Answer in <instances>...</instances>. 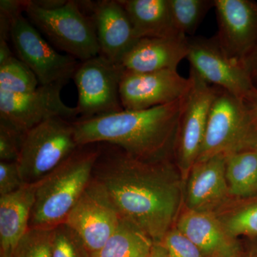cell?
Returning <instances> with one entry per match:
<instances>
[{
    "mask_svg": "<svg viewBox=\"0 0 257 257\" xmlns=\"http://www.w3.org/2000/svg\"><path fill=\"white\" fill-rule=\"evenodd\" d=\"M188 55V37H152L140 39L125 55L121 65L136 73L177 70Z\"/></svg>",
    "mask_w": 257,
    "mask_h": 257,
    "instance_id": "cell-16",
    "label": "cell"
},
{
    "mask_svg": "<svg viewBox=\"0 0 257 257\" xmlns=\"http://www.w3.org/2000/svg\"><path fill=\"white\" fill-rule=\"evenodd\" d=\"M162 243L169 257H204L199 248L177 229L169 231Z\"/></svg>",
    "mask_w": 257,
    "mask_h": 257,
    "instance_id": "cell-29",
    "label": "cell"
},
{
    "mask_svg": "<svg viewBox=\"0 0 257 257\" xmlns=\"http://www.w3.org/2000/svg\"><path fill=\"white\" fill-rule=\"evenodd\" d=\"M25 184L18 162H0V196L14 192Z\"/></svg>",
    "mask_w": 257,
    "mask_h": 257,
    "instance_id": "cell-30",
    "label": "cell"
},
{
    "mask_svg": "<svg viewBox=\"0 0 257 257\" xmlns=\"http://www.w3.org/2000/svg\"><path fill=\"white\" fill-rule=\"evenodd\" d=\"M52 230L30 228L15 248L12 257H52Z\"/></svg>",
    "mask_w": 257,
    "mask_h": 257,
    "instance_id": "cell-26",
    "label": "cell"
},
{
    "mask_svg": "<svg viewBox=\"0 0 257 257\" xmlns=\"http://www.w3.org/2000/svg\"><path fill=\"white\" fill-rule=\"evenodd\" d=\"M184 97L170 104L141 110H126L73 121L79 147L114 145L135 158L165 160L175 146Z\"/></svg>",
    "mask_w": 257,
    "mask_h": 257,
    "instance_id": "cell-2",
    "label": "cell"
},
{
    "mask_svg": "<svg viewBox=\"0 0 257 257\" xmlns=\"http://www.w3.org/2000/svg\"><path fill=\"white\" fill-rule=\"evenodd\" d=\"M190 85V78H184L177 70L147 73L124 71L120 82V99L126 110L150 109L179 100Z\"/></svg>",
    "mask_w": 257,
    "mask_h": 257,
    "instance_id": "cell-13",
    "label": "cell"
},
{
    "mask_svg": "<svg viewBox=\"0 0 257 257\" xmlns=\"http://www.w3.org/2000/svg\"><path fill=\"white\" fill-rule=\"evenodd\" d=\"M256 146L257 130L246 102L217 88L197 162Z\"/></svg>",
    "mask_w": 257,
    "mask_h": 257,
    "instance_id": "cell-5",
    "label": "cell"
},
{
    "mask_svg": "<svg viewBox=\"0 0 257 257\" xmlns=\"http://www.w3.org/2000/svg\"><path fill=\"white\" fill-rule=\"evenodd\" d=\"M52 257H91L80 236L65 223L52 230Z\"/></svg>",
    "mask_w": 257,
    "mask_h": 257,
    "instance_id": "cell-25",
    "label": "cell"
},
{
    "mask_svg": "<svg viewBox=\"0 0 257 257\" xmlns=\"http://www.w3.org/2000/svg\"><path fill=\"white\" fill-rule=\"evenodd\" d=\"M177 229L208 257H236L238 246L214 216L202 210H189L182 216Z\"/></svg>",
    "mask_w": 257,
    "mask_h": 257,
    "instance_id": "cell-17",
    "label": "cell"
},
{
    "mask_svg": "<svg viewBox=\"0 0 257 257\" xmlns=\"http://www.w3.org/2000/svg\"><path fill=\"white\" fill-rule=\"evenodd\" d=\"M214 8L218 24L216 40L226 55L244 63L257 46V3L214 0Z\"/></svg>",
    "mask_w": 257,
    "mask_h": 257,
    "instance_id": "cell-14",
    "label": "cell"
},
{
    "mask_svg": "<svg viewBox=\"0 0 257 257\" xmlns=\"http://www.w3.org/2000/svg\"><path fill=\"white\" fill-rule=\"evenodd\" d=\"M10 40L18 58L35 74L40 85L68 82L80 63L57 52L23 15L13 22Z\"/></svg>",
    "mask_w": 257,
    "mask_h": 257,
    "instance_id": "cell-8",
    "label": "cell"
},
{
    "mask_svg": "<svg viewBox=\"0 0 257 257\" xmlns=\"http://www.w3.org/2000/svg\"><path fill=\"white\" fill-rule=\"evenodd\" d=\"M187 59L203 80L243 100L255 87L244 64L226 55L215 36L188 37Z\"/></svg>",
    "mask_w": 257,
    "mask_h": 257,
    "instance_id": "cell-10",
    "label": "cell"
},
{
    "mask_svg": "<svg viewBox=\"0 0 257 257\" xmlns=\"http://www.w3.org/2000/svg\"><path fill=\"white\" fill-rule=\"evenodd\" d=\"M149 257H169V255L162 243H155Z\"/></svg>",
    "mask_w": 257,
    "mask_h": 257,
    "instance_id": "cell-36",
    "label": "cell"
},
{
    "mask_svg": "<svg viewBox=\"0 0 257 257\" xmlns=\"http://www.w3.org/2000/svg\"><path fill=\"white\" fill-rule=\"evenodd\" d=\"M79 147L73 121L52 118L25 133L19 170L25 184L36 183L59 167Z\"/></svg>",
    "mask_w": 257,
    "mask_h": 257,
    "instance_id": "cell-6",
    "label": "cell"
},
{
    "mask_svg": "<svg viewBox=\"0 0 257 257\" xmlns=\"http://www.w3.org/2000/svg\"><path fill=\"white\" fill-rule=\"evenodd\" d=\"M32 2L43 9L52 10L62 6L67 0H32Z\"/></svg>",
    "mask_w": 257,
    "mask_h": 257,
    "instance_id": "cell-34",
    "label": "cell"
},
{
    "mask_svg": "<svg viewBox=\"0 0 257 257\" xmlns=\"http://www.w3.org/2000/svg\"><path fill=\"white\" fill-rule=\"evenodd\" d=\"M90 11L100 55L115 64H121L125 55L139 40L131 22L119 0L84 1Z\"/></svg>",
    "mask_w": 257,
    "mask_h": 257,
    "instance_id": "cell-15",
    "label": "cell"
},
{
    "mask_svg": "<svg viewBox=\"0 0 257 257\" xmlns=\"http://www.w3.org/2000/svg\"><path fill=\"white\" fill-rule=\"evenodd\" d=\"M226 176L229 193L247 198L257 194V151L248 149L227 155Z\"/></svg>",
    "mask_w": 257,
    "mask_h": 257,
    "instance_id": "cell-22",
    "label": "cell"
},
{
    "mask_svg": "<svg viewBox=\"0 0 257 257\" xmlns=\"http://www.w3.org/2000/svg\"><path fill=\"white\" fill-rule=\"evenodd\" d=\"M24 13L52 46L66 55L81 62L100 55L94 24L83 13L79 2L69 0L59 8L45 10L25 0Z\"/></svg>",
    "mask_w": 257,
    "mask_h": 257,
    "instance_id": "cell-4",
    "label": "cell"
},
{
    "mask_svg": "<svg viewBox=\"0 0 257 257\" xmlns=\"http://www.w3.org/2000/svg\"><path fill=\"white\" fill-rule=\"evenodd\" d=\"M25 134L13 126L0 122V160L1 162H18Z\"/></svg>",
    "mask_w": 257,
    "mask_h": 257,
    "instance_id": "cell-28",
    "label": "cell"
},
{
    "mask_svg": "<svg viewBox=\"0 0 257 257\" xmlns=\"http://www.w3.org/2000/svg\"><path fill=\"white\" fill-rule=\"evenodd\" d=\"M40 86L35 74L18 57L0 64V91L22 94L33 92Z\"/></svg>",
    "mask_w": 257,
    "mask_h": 257,
    "instance_id": "cell-24",
    "label": "cell"
},
{
    "mask_svg": "<svg viewBox=\"0 0 257 257\" xmlns=\"http://www.w3.org/2000/svg\"><path fill=\"white\" fill-rule=\"evenodd\" d=\"M189 77L191 85L184 96L177 138L179 165L185 172L197 162L217 92V87L203 80L192 69Z\"/></svg>",
    "mask_w": 257,
    "mask_h": 257,
    "instance_id": "cell-12",
    "label": "cell"
},
{
    "mask_svg": "<svg viewBox=\"0 0 257 257\" xmlns=\"http://www.w3.org/2000/svg\"><path fill=\"white\" fill-rule=\"evenodd\" d=\"M251 118L257 130V87L253 88L247 97L244 99Z\"/></svg>",
    "mask_w": 257,
    "mask_h": 257,
    "instance_id": "cell-32",
    "label": "cell"
},
{
    "mask_svg": "<svg viewBox=\"0 0 257 257\" xmlns=\"http://www.w3.org/2000/svg\"><path fill=\"white\" fill-rule=\"evenodd\" d=\"M66 82L40 85L33 92L15 94L0 91V122L22 134L52 118L77 119V108L64 104L61 91Z\"/></svg>",
    "mask_w": 257,
    "mask_h": 257,
    "instance_id": "cell-9",
    "label": "cell"
},
{
    "mask_svg": "<svg viewBox=\"0 0 257 257\" xmlns=\"http://www.w3.org/2000/svg\"><path fill=\"white\" fill-rule=\"evenodd\" d=\"M244 66L253 82L257 80V46L244 61Z\"/></svg>",
    "mask_w": 257,
    "mask_h": 257,
    "instance_id": "cell-33",
    "label": "cell"
},
{
    "mask_svg": "<svg viewBox=\"0 0 257 257\" xmlns=\"http://www.w3.org/2000/svg\"><path fill=\"white\" fill-rule=\"evenodd\" d=\"M36 187V183L25 184L14 192L0 196V253L13 256L30 229Z\"/></svg>",
    "mask_w": 257,
    "mask_h": 257,
    "instance_id": "cell-18",
    "label": "cell"
},
{
    "mask_svg": "<svg viewBox=\"0 0 257 257\" xmlns=\"http://www.w3.org/2000/svg\"><path fill=\"white\" fill-rule=\"evenodd\" d=\"M79 147L46 177L36 182L29 228L53 229L64 223L92 180L99 147Z\"/></svg>",
    "mask_w": 257,
    "mask_h": 257,
    "instance_id": "cell-3",
    "label": "cell"
},
{
    "mask_svg": "<svg viewBox=\"0 0 257 257\" xmlns=\"http://www.w3.org/2000/svg\"><path fill=\"white\" fill-rule=\"evenodd\" d=\"M256 151H257V146H256Z\"/></svg>",
    "mask_w": 257,
    "mask_h": 257,
    "instance_id": "cell-38",
    "label": "cell"
},
{
    "mask_svg": "<svg viewBox=\"0 0 257 257\" xmlns=\"http://www.w3.org/2000/svg\"><path fill=\"white\" fill-rule=\"evenodd\" d=\"M124 71L121 64L101 55L79 63L73 77L78 92V119H91L124 109L119 87Z\"/></svg>",
    "mask_w": 257,
    "mask_h": 257,
    "instance_id": "cell-7",
    "label": "cell"
},
{
    "mask_svg": "<svg viewBox=\"0 0 257 257\" xmlns=\"http://www.w3.org/2000/svg\"><path fill=\"white\" fill-rule=\"evenodd\" d=\"M121 218L108 193L92 177L64 223L77 233L92 255L114 234Z\"/></svg>",
    "mask_w": 257,
    "mask_h": 257,
    "instance_id": "cell-11",
    "label": "cell"
},
{
    "mask_svg": "<svg viewBox=\"0 0 257 257\" xmlns=\"http://www.w3.org/2000/svg\"><path fill=\"white\" fill-rule=\"evenodd\" d=\"M224 227L230 236L257 235V203L243 208L230 216Z\"/></svg>",
    "mask_w": 257,
    "mask_h": 257,
    "instance_id": "cell-27",
    "label": "cell"
},
{
    "mask_svg": "<svg viewBox=\"0 0 257 257\" xmlns=\"http://www.w3.org/2000/svg\"><path fill=\"white\" fill-rule=\"evenodd\" d=\"M171 13L177 31L191 37L195 33L214 0H170Z\"/></svg>",
    "mask_w": 257,
    "mask_h": 257,
    "instance_id": "cell-23",
    "label": "cell"
},
{
    "mask_svg": "<svg viewBox=\"0 0 257 257\" xmlns=\"http://www.w3.org/2000/svg\"><path fill=\"white\" fill-rule=\"evenodd\" d=\"M0 257H12L8 256V255L3 254V253H0Z\"/></svg>",
    "mask_w": 257,
    "mask_h": 257,
    "instance_id": "cell-37",
    "label": "cell"
},
{
    "mask_svg": "<svg viewBox=\"0 0 257 257\" xmlns=\"http://www.w3.org/2000/svg\"><path fill=\"white\" fill-rule=\"evenodd\" d=\"M13 57L14 54L10 49L8 41L0 40V64L5 63Z\"/></svg>",
    "mask_w": 257,
    "mask_h": 257,
    "instance_id": "cell-35",
    "label": "cell"
},
{
    "mask_svg": "<svg viewBox=\"0 0 257 257\" xmlns=\"http://www.w3.org/2000/svg\"><path fill=\"white\" fill-rule=\"evenodd\" d=\"M153 240L133 222L121 217L117 229L91 257H149Z\"/></svg>",
    "mask_w": 257,
    "mask_h": 257,
    "instance_id": "cell-21",
    "label": "cell"
},
{
    "mask_svg": "<svg viewBox=\"0 0 257 257\" xmlns=\"http://www.w3.org/2000/svg\"><path fill=\"white\" fill-rule=\"evenodd\" d=\"M227 155L220 154L193 166L187 186V204L189 210L220 200L229 192L226 176Z\"/></svg>",
    "mask_w": 257,
    "mask_h": 257,
    "instance_id": "cell-19",
    "label": "cell"
},
{
    "mask_svg": "<svg viewBox=\"0 0 257 257\" xmlns=\"http://www.w3.org/2000/svg\"><path fill=\"white\" fill-rule=\"evenodd\" d=\"M138 40L183 36L176 30L170 0H119Z\"/></svg>",
    "mask_w": 257,
    "mask_h": 257,
    "instance_id": "cell-20",
    "label": "cell"
},
{
    "mask_svg": "<svg viewBox=\"0 0 257 257\" xmlns=\"http://www.w3.org/2000/svg\"><path fill=\"white\" fill-rule=\"evenodd\" d=\"M99 147L93 177L121 217L162 243L178 210L179 192L165 160L144 161L114 145Z\"/></svg>",
    "mask_w": 257,
    "mask_h": 257,
    "instance_id": "cell-1",
    "label": "cell"
},
{
    "mask_svg": "<svg viewBox=\"0 0 257 257\" xmlns=\"http://www.w3.org/2000/svg\"><path fill=\"white\" fill-rule=\"evenodd\" d=\"M25 7V0H1L0 15H4L13 23L17 18L23 15Z\"/></svg>",
    "mask_w": 257,
    "mask_h": 257,
    "instance_id": "cell-31",
    "label": "cell"
}]
</instances>
